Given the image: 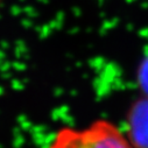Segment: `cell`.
I'll return each mask as SVG.
<instances>
[{
    "mask_svg": "<svg viewBox=\"0 0 148 148\" xmlns=\"http://www.w3.org/2000/svg\"><path fill=\"white\" fill-rule=\"evenodd\" d=\"M48 148H135L113 123L98 119L83 128H60Z\"/></svg>",
    "mask_w": 148,
    "mask_h": 148,
    "instance_id": "1",
    "label": "cell"
},
{
    "mask_svg": "<svg viewBox=\"0 0 148 148\" xmlns=\"http://www.w3.org/2000/svg\"><path fill=\"white\" fill-rule=\"evenodd\" d=\"M132 124V138L134 147L142 146L148 148V104H142L135 107L131 119Z\"/></svg>",
    "mask_w": 148,
    "mask_h": 148,
    "instance_id": "2",
    "label": "cell"
},
{
    "mask_svg": "<svg viewBox=\"0 0 148 148\" xmlns=\"http://www.w3.org/2000/svg\"><path fill=\"white\" fill-rule=\"evenodd\" d=\"M0 3H1V0H0Z\"/></svg>",
    "mask_w": 148,
    "mask_h": 148,
    "instance_id": "3",
    "label": "cell"
}]
</instances>
